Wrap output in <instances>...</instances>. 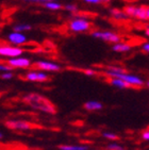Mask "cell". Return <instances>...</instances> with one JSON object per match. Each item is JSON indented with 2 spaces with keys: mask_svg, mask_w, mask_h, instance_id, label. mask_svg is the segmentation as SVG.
Masks as SVG:
<instances>
[{
  "mask_svg": "<svg viewBox=\"0 0 149 150\" xmlns=\"http://www.w3.org/2000/svg\"><path fill=\"white\" fill-rule=\"evenodd\" d=\"M23 102L28 104L29 107L34 109L36 111H40L45 114L53 115L57 113L55 104L45 96L37 94V93H29L27 95L23 96Z\"/></svg>",
  "mask_w": 149,
  "mask_h": 150,
  "instance_id": "obj_1",
  "label": "cell"
},
{
  "mask_svg": "<svg viewBox=\"0 0 149 150\" xmlns=\"http://www.w3.org/2000/svg\"><path fill=\"white\" fill-rule=\"evenodd\" d=\"M103 74L110 78H119L123 80L129 86H135V87H140L143 86L145 82L140 77L133 74H129L126 72L123 68L119 66H108L106 69L103 70Z\"/></svg>",
  "mask_w": 149,
  "mask_h": 150,
  "instance_id": "obj_2",
  "label": "cell"
},
{
  "mask_svg": "<svg viewBox=\"0 0 149 150\" xmlns=\"http://www.w3.org/2000/svg\"><path fill=\"white\" fill-rule=\"evenodd\" d=\"M91 27V20L83 15H74V17L68 23V29L72 33H84L89 31Z\"/></svg>",
  "mask_w": 149,
  "mask_h": 150,
  "instance_id": "obj_3",
  "label": "cell"
},
{
  "mask_svg": "<svg viewBox=\"0 0 149 150\" xmlns=\"http://www.w3.org/2000/svg\"><path fill=\"white\" fill-rule=\"evenodd\" d=\"M92 36L97 40H101L106 43H111L112 45L115 43L121 42V36L118 33L110 30H96L92 32Z\"/></svg>",
  "mask_w": 149,
  "mask_h": 150,
  "instance_id": "obj_4",
  "label": "cell"
},
{
  "mask_svg": "<svg viewBox=\"0 0 149 150\" xmlns=\"http://www.w3.org/2000/svg\"><path fill=\"white\" fill-rule=\"evenodd\" d=\"M123 11L129 17L136 18L138 20H149V6H127Z\"/></svg>",
  "mask_w": 149,
  "mask_h": 150,
  "instance_id": "obj_5",
  "label": "cell"
},
{
  "mask_svg": "<svg viewBox=\"0 0 149 150\" xmlns=\"http://www.w3.org/2000/svg\"><path fill=\"white\" fill-rule=\"evenodd\" d=\"M23 54V49L14 45H0V57L2 58H17Z\"/></svg>",
  "mask_w": 149,
  "mask_h": 150,
  "instance_id": "obj_6",
  "label": "cell"
},
{
  "mask_svg": "<svg viewBox=\"0 0 149 150\" xmlns=\"http://www.w3.org/2000/svg\"><path fill=\"white\" fill-rule=\"evenodd\" d=\"M6 127L11 129V130L18 131V132H26L32 129V124L27 120L23 119H9L6 121Z\"/></svg>",
  "mask_w": 149,
  "mask_h": 150,
  "instance_id": "obj_7",
  "label": "cell"
},
{
  "mask_svg": "<svg viewBox=\"0 0 149 150\" xmlns=\"http://www.w3.org/2000/svg\"><path fill=\"white\" fill-rule=\"evenodd\" d=\"M35 67L37 69L43 70L45 72H57L61 70V65L57 62L48 60H40L35 62Z\"/></svg>",
  "mask_w": 149,
  "mask_h": 150,
  "instance_id": "obj_8",
  "label": "cell"
},
{
  "mask_svg": "<svg viewBox=\"0 0 149 150\" xmlns=\"http://www.w3.org/2000/svg\"><path fill=\"white\" fill-rule=\"evenodd\" d=\"M6 63L9 64L12 68H18V69H27L32 66V61L27 57H17V58L9 59Z\"/></svg>",
  "mask_w": 149,
  "mask_h": 150,
  "instance_id": "obj_9",
  "label": "cell"
},
{
  "mask_svg": "<svg viewBox=\"0 0 149 150\" xmlns=\"http://www.w3.org/2000/svg\"><path fill=\"white\" fill-rule=\"evenodd\" d=\"M25 79L29 82H47L49 80V76L47 72L43 70H30L27 74H25Z\"/></svg>",
  "mask_w": 149,
  "mask_h": 150,
  "instance_id": "obj_10",
  "label": "cell"
},
{
  "mask_svg": "<svg viewBox=\"0 0 149 150\" xmlns=\"http://www.w3.org/2000/svg\"><path fill=\"white\" fill-rule=\"evenodd\" d=\"M6 40L11 45H14V46H21L23 44L27 43L28 38L25 33H20V32H16V31H12L11 33L8 34L6 36Z\"/></svg>",
  "mask_w": 149,
  "mask_h": 150,
  "instance_id": "obj_11",
  "label": "cell"
},
{
  "mask_svg": "<svg viewBox=\"0 0 149 150\" xmlns=\"http://www.w3.org/2000/svg\"><path fill=\"white\" fill-rule=\"evenodd\" d=\"M131 49H132L131 45L128 43H125V42H119V43H115L112 45V50L115 52H119V53L129 52Z\"/></svg>",
  "mask_w": 149,
  "mask_h": 150,
  "instance_id": "obj_12",
  "label": "cell"
},
{
  "mask_svg": "<svg viewBox=\"0 0 149 150\" xmlns=\"http://www.w3.org/2000/svg\"><path fill=\"white\" fill-rule=\"evenodd\" d=\"M84 109L86 111H89V112H92V111H100L103 109V104L101 103L100 101H97V100H89L86 101L85 103H84Z\"/></svg>",
  "mask_w": 149,
  "mask_h": 150,
  "instance_id": "obj_13",
  "label": "cell"
},
{
  "mask_svg": "<svg viewBox=\"0 0 149 150\" xmlns=\"http://www.w3.org/2000/svg\"><path fill=\"white\" fill-rule=\"evenodd\" d=\"M110 14H111L112 17L116 20H127L129 18V16L126 14V12L121 11V10H118V9L110 10Z\"/></svg>",
  "mask_w": 149,
  "mask_h": 150,
  "instance_id": "obj_14",
  "label": "cell"
},
{
  "mask_svg": "<svg viewBox=\"0 0 149 150\" xmlns=\"http://www.w3.org/2000/svg\"><path fill=\"white\" fill-rule=\"evenodd\" d=\"M60 150H89V145H61L59 146Z\"/></svg>",
  "mask_w": 149,
  "mask_h": 150,
  "instance_id": "obj_15",
  "label": "cell"
},
{
  "mask_svg": "<svg viewBox=\"0 0 149 150\" xmlns=\"http://www.w3.org/2000/svg\"><path fill=\"white\" fill-rule=\"evenodd\" d=\"M44 8H46L47 10H50V11H60L61 9H63V6L61 4L60 2H57V0L55 1H49L43 4Z\"/></svg>",
  "mask_w": 149,
  "mask_h": 150,
  "instance_id": "obj_16",
  "label": "cell"
},
{
  "mask_svg": "<svg viewBox=\"0 0 149 150\" xmlns=\"http://www.w3.org/2000/svg\"><path fill=\"white\" fill-rule=\"evenodd\" d=\"M32 26L29 23H16L13 28V31L20 32V33H25V32L31 31Z\"/></svg>",
  "mask_w": 149,
  "mask_h": 150,
  "instance_id": "obj_17",
  "label": "cell"
},
{
  "mask_svg": "<svg viewBox=\"0 0 149 150\" xmlns=\"http://www.w3.org/2000/svg\"><path fill=\"white\" fill-rule=\"evenodd\" d=\"M110 83H111V85L117 87V88H127V87H130L125 81L119 78H111Z\"/></svg>",
  "mask_w": 149,
  "mask_h": 150,
  "instance_id": "obj_18",
  "label": "cell"
},
{
  "mask_svg": "<svg viewBox=\"0 0 149 150\" xmlns=\"http://www.w3.org/2000/svg\"><path fill=\"white\" fill-rule=\"evenodd\" d=\"M102 137L109 139V141H116L118 139V135L114 132H110V131H104V132L101 133Z\"/></svg>",
  "mask_w": 149,
  "mask_h": 150,
  "instance_id": "obj_19",
  "label": "cell"
},
{
  "mask_svg": "<svg viewBox=\"0 0 149 150\" xmlns=\"http://www.w3.org/2000/svg\"><path fill=\"white\" fill-rule=\"evenodd\" d=\"M64 9L72 15H76V13H78V11H79L78 6L77 4H74V3H68V4H66V6H64Z\"/></svg>",
  "mask_w": 149,
  "mask_h": 150,
  "instance_id": "obj_20",
  "label": "cell"
},
{
  "mask_svg": "<svg viewBox=\"0 0 149 150\" xmlns=\"http://www.w3.org/2000/svg\"><path fill=\"white\" fill-rule=\"evenodd\" d=\"M106 150H126V148L117 143H110L106 146Z\"/></svg>",
  "mask_w": 149,
  "mask_h": 150,
  "instance_id": "obj_21",
  "label": "cell"
},
{
  "mask_svg": "<svg viewBox=\"0 0 149 150\" xmlns=\"http://www.w3.org/2000/svg\"><path fill=\"white\" fill-rule=\"evenodd\" d=\"M12 68L8 63H1L0 62V72L2 74V72H9V71H12Z\"/></svg>",
  "mask_w": 149,
  "mask_h": 150,
  "instance_id": "obj_22",
  "label": "cell"
},
{
  "mask_svg": "<svg viewBox=\"0 0 149 150\" xmlns=\"http://www.w3.org/2000/svg\"><path fill=\"white\" fill-rule=\"evenodd\" d=\"M87 4H100V3H108L110 0H83Z\"/></svg>",
  "mask_w": 149,
  "mask_h": 150,
  "instance_id": "obj_23",
  "label": "cell"
},
{
  "mask_svg": "<svg viewBox=\"0 0 149 150\" xmlns=\"http://www.w3.org/2000/svg\"><path fill=\"white\" fill-rule=\"evenodd\" d=\"M84 75L87 76V77H95L97 76V70L93 69V68H86V69L83 70Z\"/></svg>",
  "mask_w": 149,
  "mask_h": 150,
  "instance_id": "obj_24",
  "label": "cell"
},
{
  "mask_svg": "<svg viewBox=\"0 0 149 150\" xmlns=\"http://www.w3.org/2000/svg\"><path fill=\"white\" fill-rule=\"evenodd\" d=\"M14 77L13 75V72L12 71H9V72H2L1 75H0V78L3 79V80H11L12 78Z\"/></svg>",
  "mask_w": 149,
  "mask_h": 150,
  "instance_id": "obj_25",
  "label": "cell"
},
{
  "mask_svg": "<svg viewBox=\"0 0 149 150\" xmlns=\"http://www.w3.org/2000/svg\"><path fill=\"white\" fill-rule=\"evenodd\" d=\"M23 1H26V2H35V3H44L49 2V1H55V0H23Z\"/></svg>",
  "mask_w": 149,
  "mask_h": 150,
  "instance_id": "obj_26",
  "label": "cell"
},
{
  "mask_svg": "<svg viewBox=\"0 0 149 150\" xmlns=\"http://www.w3.org/2000/svg\"><path fill=\"white\" fill-rule=\"evenodd\" d=\"M142 139H143L144 141H149V129L142 133Z\"/></svg>",
  "mask_w": 149,
  "mask_h": 150,
  "instance_id": "obj_27",
  "label": "cell"
},
{
  "mask_svg": "<svg viewBox=\"0 0 149 150\" xmlns=\"http://www.w3.org/2000/svg\"><path fill=\"white\" fill-rule=\"evenodd\" d=\"M142 49L145 52H147V53H149V42H145V43L142 45Z\"/></svg>",
  "mask_w": 149,
  "mask_h": 150,
  "instance_id": "obj_28",
  "label": "cell"
},
{
  "mask_svg": "<svg viewBox=\"0 0 149 150\" xmlns=\"http://www.w3.org/2000/svg\"><path fill=\"white\" fill-rule=\"evenodd\" d=\"M144 33H145V35L149 36V26H147L146 28H145V30H144Z\"/></svg>",
  "mask_w": 149,
  "mask_h": 150,
  "instance_id": "obj_29",
  "label": "cell"
},
{
  "mask_svg": "<svg viewBox=\"0 0 149 150\" xmlns=\"http://www.w3.org/2000/svg\"><path fill=\"white\" fill-rule=\"evenodd\" d=\"M2 137H3V134H2V132H0V139H2Z\"/></svg>",
  "mask_w": 149,
  "mask_h": 150,
  "instance_id": "obj_30",
  "label": "cell"
},
{
  "mask_svg": "<svg viewBox=\"0 0 149 150\" xmlns=\"http://www.w3.org/2000/svg\"><path fill=\"white\" fill-rule=\"evenodd\" d=\"M146 85H147V86H148V88H149V81L146 83Z\"/></svg>",
  "mask_w": 149,
  "mask_h": 150,
  "instance_id": "obj_31",
  "label": "cell"
},
{
  "mask_svg": "<svg viewBox=\"0 0 149 150\" xmlns=\"http://www.w3.org/2000/svg\"><path fill=\"white\" fill-rule=\"evenodd\" d=\"M1 60H2V57H0V62H1Z\"/></svg>",
  "mask_w": 149,
  "mask_h": 150,
  "instance_id": "obj_32",
  "label": "cell"
}]
</instances>
